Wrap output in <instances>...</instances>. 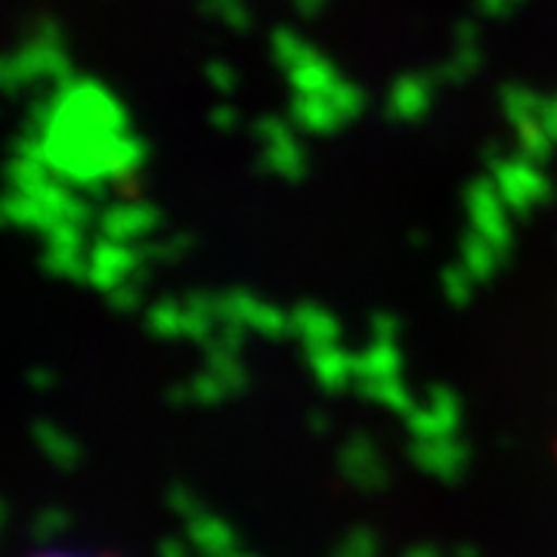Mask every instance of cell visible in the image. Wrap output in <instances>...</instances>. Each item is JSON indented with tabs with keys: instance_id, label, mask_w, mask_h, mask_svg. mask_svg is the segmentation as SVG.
<instances>
[]
</instances>
